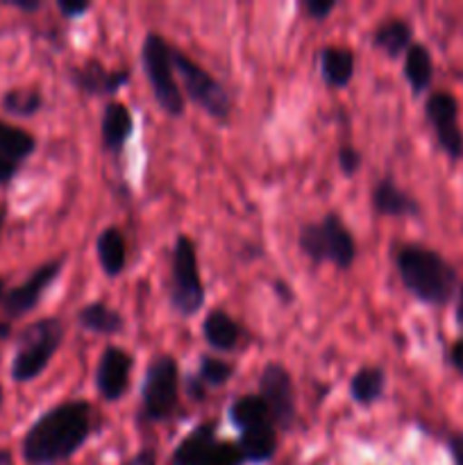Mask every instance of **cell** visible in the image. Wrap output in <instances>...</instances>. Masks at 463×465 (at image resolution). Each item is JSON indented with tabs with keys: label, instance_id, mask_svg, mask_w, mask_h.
I'll use <instances>...</instances> for the list:
<instances>
[{
	"label": "cell",
	"instance_id": "20",
	"mask_svg": "<svg viewBox=\"0 0 463 465\" xmlns=\"http://www.w3.org/2000/svg\"><path fill=\"white\" fill-rule=\"evenodd\" d=\"M239 450L243 454L245 463H266L275 457L277 452V431L272 422L261 427H254V430L241 431L239 439Z\"/></svg>",
	"mask_w": 463,
	"mask_h": 465
},
{
	"label": "cell",
	"instance_id": "16",
	"mask_svg": "<svg viewBox=\"0 0 463 465\" xmlns=\"http://www.w3.org/2000/svg\"><path fill=\"white\" fill-rule=\"evenodd\" d=\"M100 132H103V148L113 154L121 153L125 148L127 139L132 136V132H134V118H132V112L127 109V104L109 103L104 107Z\"/></svg>",
	"mask_w": 463,
	"mask_h": 465
},
{
	"label": "cell",
	"instance_id": "35",
	"mask_svg": "<svg viewBox=\"0 0 463 465\" xmlns=\"http://www.w3.org/2000/svg\"><path fill=\"white\" fill-rule=\"evenodd\" d=\"M9 5L16 9H21V12H36V9H41L39 0H12Z\"/></svg>",
	"mask_w": 463,
	"mask_h": 465
},
{
	"label": "cell",
	"instance_id": "15",
	"mask_svg": "<svg viewBox=\"0 0 463 465\" xmlns=\"http://www.w3.org/2000/svg\"><path fill=\"white\" fill-rule=\"evenodd\" d=\"M372 207L379 216L404 218L418 216V203L409 193H404L390 177H381L372 189Z\"/></svg>",
	"mask_w": 463,
	"mask_h": 465
},
{
	"label": "cell",
	"instance_id": "34",
	"mask_svg": "<svg viewBox=\"0 0 463 465\" xmlns=\"http://www.w3.org/2000/svg\"><path fill=\"white\" fill-rule=\"evenodd\" d=\"M449 359H452V366L457 368L458 372H463V339H458L454 343L452 352H449Z\"/></svg>",
	"mask_w": 463,
	"mask_h": 465
},
{
	"label": "cell",
	"instance_id": "37",
	"mask_svg": "<svg viewBox=\"0 0 463 465\" xmlns=\"http://www.w3.org/2000/svg\"><path fill=\"white\" fill-rule=\"evenodd\" d=\"M275 289H277V295H280L281 300H291L289 284H284V282H275Z\"/></svg>",
	"mask_w": 463,
	"mask_h": 465
},
{
	"label": "cell",
	"instance_id": "42",
	"mask_svg": "<svg viewBox=\"0 0 463 465\" xmlns=\"http://www.w3.org/2000/svg\"><path fill=\"white\" fill-rule=\"evenodd\" d=\"M0 230H3V218H0Z\"/></svg>",
	"mask_w": 463,
	"mask_h": 465
},
{
	"label": "cell",
	"instance_id": "6",
	"mask_svg": "<svg viewBox=\"0 0 463 465\" xmlns=\"http://www.w3.org/2000/svg\"><path fill=\"white\" fill-rule=\"evenodd\" d=\"M177 398H180V368L171 354H159L148 363L141 386L143 418L150 422L168 420L180 402Z\"/></svg>",
	"mask_w": 463,
	"mask_h": 465
},
{
	"label": "cell",
	"instance_id": "40",
	"mask_svg": "<svg viewBox=\"0 0 463 465\" xmlns=\"http://www.w3.org/2000/svg\"><path fill=\"white\" fill-rule=\"evenodd\" d=\"M9 334H12V325H9V322L0 321V341L9 339Z\"/></svg>",
	"mask_w": 463,
	"mask_h": 465
},
{
	"label": "cell",
	"instance_id": "24",
	"mask_svg": "<svg viewBox=\"0 0 463 465\" xmlns=\"http://www.w3.org/2000/svg\"><path fill=\"white\" fill-rule=\"evenodd\" d=\"M411 25L407 21H399V18H390V21L381 23L375 35H372L375 48L384 50L389 57H399L402 53H407L411 48Z\"/></svg>",
	"mask_w": 463,
	"mask_h": 465
},
{
	"label": "cell",
	"instance_id": "10",
	"mask_svg": "<svg viewBox=\"0 0 463 465\" xmlns=\"http://www.w3.org/2000/svg\"><path fill=\"white\" fill-rule=\"evenodd\" d=\"M259 395L266 402L275 427L289 430L295 422V389L291 372L281 363H268L259 377Z\"/></svg>",
	"mask_w": 463,
	"mask_h": 465
},
{
	"label": "cell",
	"instance_id": "29",
	"mask_svg": "<svg viewBox=\"0 0 463 465\" xmlns=\"http://www.w3.org/2000/svg\"><path fill=\"white\" fill-rule=\"evenodd\" d=\"M336 159H339V168L345 177H352L361 171L363 157L354 145H340Z\"/></svg>",
	"mask_w": 463,
	"mask_h": 465
},
{
	"label": "cell",
	"instance_id": "19",
	"mask_svg": "<svg viewBox=\"0 0 463 465\" xmlns=\"http://www.w3.org/2000/svg\"><path fill=\"white\" fill-rule=\"evenodd\" d=\"M320 77L327 86L343 89L354 77V54L352 50L327 45L320 50Z\"/></svg>",
	"mask_w": 463,
	"mask_h": 465
},
{
	"label": "cell",
	"instance_id": "30",
	"mask_svg": "<svg viewBox=\"0 0 463 465\" xmlns=\"http://www.w3.org/2000/svg\"><path fill=\"white\" fill-rule=\"evenodd\" d=\"M336 7H339V3H336V0H307V3H304L307 14L311 18H316V21H325V18L330 16Z\"/></svg>",
	"mask_w": 463,
	"mask_h": 465
},
{
	"label": "cell",
	"instance_id": "3",
	"mask_svg": "<svg viewBox=\"0 0 463 465\" xmlns=\"http://www.w3.org/2000/svg\"><path fill=\"white\" fill-rule=\"evenodd\" d=\"M64 341V325L59 318H41L32 322L18 339L16 354L12 359V380L18 384L36 380L48 368Z\"/></svg>",
	"mask_w": 463,
	"mask_h": 465
},
{
	"label": "cell",
	"instance_id": "39",
	"mask_svg": "<svg viewBox=\"0 0 463 465\" xmlns=\"http://www.w3.org/2000/svg\"><path fill=\"white\" fill-rule=\"evenodd\" d=\"M3 386H0V407H3ZM12 463V457H9V452H5V450H0V465H9Z\"/></svg>",
	"mask_w": 463,
	"mask_h": 465
},
{
	"label": "cell",
	"instance_id": "27",
	"mask_svg": "<svg viewBox=\"0 0 463 465\" xmlns=\"http://www.w3.org/2000/svg\"><path fill=\"white\" fill-rule=\"evenodd\" d=\"M3 109L7 114H14V116H34L39 114L41 104H44V98H41L39 91L32 89H9L7 94L0 100Z\"/></svg>",
	"mask_w": 463,
	"mask_h": 465
},
{
	"label": "cell",
	"instance_id": "5",
	"mask_svg": "<svg viewBox=\"0 0 463 465\" xmlns=\"http://www.w3.org/2000/svg\"><path fill=\"white\" fill-rule=\"evenodd\" d=\"M141 64H143L145 77L153 86L154 100L159 107L172 118L184 114V94L177 86L175 73H172V48L168 41L157 32H150L141 45Z\"/></svg>",
	"mask_w": 463,
	"mask_h": 465
},
{
	"label": "cell",
	"instance_id": "18",
	"mask_svg": "<svg viewBox=\"0 0 463 465\" xmlns=\"http://www.w3.org/2000/svg\"><path fill=\"white\" fill-rule=\"evenodd\" d=\"M95 252H98L100 268L107 277H118L125 271L127 243L125 234L118 227H107L100 232L98 241H95Z\"/></svg>",
	"mask_w": 463,
	"mask_h": 465
},
{
	"label": "cell",
	"instance_id": "11",
	"mask_svg": "<svg viewBox=\"0 0 463 465\" xmlns=\"http://www.w3.org/2000/svg\"><path fill=\"white\" fill-rule=\"evenodd\" d=\"M64 262H66V259L57 257L41 263V266L36 268V271L32 272L23 284L14 286L12 291H7L3 298L5 313H7L9 318L27 316V313L41 302V298H44V293L48 291V286L57 280L59 272H62L64 268Z\"/></svg>",
	"mask_w": 463,
	"mask_h": 465
},
{
	"label": "cell",
	"instance_id": "1",
	"mask_svg": "<svg viewBox=\"0 0 463 465\" xmlns=\"http://www.w3.org/2000/svg\"><path fill=\"white\" fill-rule=\"evenodd\" d=\"M91 434V407L84 400H68L36 418L21 443L27 465H54L71 459Z\"/></svg>",
	"mask_w": 463,
	"mask_h": 465
},
{
	"label": "cell",
	"instance_id": "31",
	"mask_svg": "<svg viewBox=\"0 0 463 465\" xmlns=\"http://www.w3.org/2000/svg\"><path fill=\"white\" fill-rule=\"evenodd\" d=\"M57 9H59V14H62L64 18L73 21V18H80L82 14L89 12L91 5L89 3H66V0H59Z\"/></svg>",
	"mask_w": 463,
	"mask_h": 465
},
{
	"label": "cell",
	"instance_id": "2",
	"mask_svg": "<svg viewBox=\"0 0 463 465\" xmlns=\"http://www.w3.org/2000/svg\"><path fill=\"white\" fill-rule=\"evenodd\" d=\"M399 280L416 300L443 307L457 291V272L438 252L422 245H404L395 254Z\"/></svg>",
	"mask_w": 463,
	"mask_h": 465
},
{
	"label": "cell",
	"instance_id": "28",
	"mask_svg": "<svg viewBox=\"0 0 463 465\" xmlns=\"http://www.w3.org/2000/svg\"><path fill=\"white\" fill-rule=\"evenodd\" d=\"M234 375V368L230 366L227 361L216 357H202L200 359V372H198V380L202 381V386H225L227 380Z\"/></svg>",
	"mask_w": 463,
	"mask_h": 465
},
{
	"label": "cell",
	"instance_id": "32",
	"mask_svg": "<svg viewBox=\"0 0 463 465\" xmlns=\"http://www.w3.org/2000/svg\"><path fill=\"white\" fill-rule=\"evenodd\" d=\"M16 173H18V163L5 157V154H0V186L9 184V182H12V177L16 175Z\"/></svg>",
	"mask_w": 463,
	"mask_h": 465
},
{
	"label": "cell",
	"instance_id": "13",
	"mask_svg": "<svg viewBox=\"0 0 463 465\" xmlns=\"http://www.w3.org/2000/svg\"><path fill=\"white\" fill-rule=\"evenodd\" d=\"M132 368H134V359L130 352L121 348H104L100 354L98 371H95V389H98L100 398L107 402H116L130 389Z\"/></svg>",
	"mask_w": 463,
	"mask_h": 465
},
{
	"label": "cell",
	"instance_id": "9",
	"mask_svg": "<svg viewBox=\"0 0 463 465\" xmlns=\"http://www.w3.org/2000/svg\"><path fill=\"white\" fill-rule=\"evenodd\" d=\"M175 465H241L243 454L239 445L216 439V422L195 427L172 454Z\"/></svg>",
	"mask_w": 463,
	"mask_h": 465
},
{
	"label": "cell",
	"instance_id": "4",
	"mask_svg": "<svg viewBox=\"0 0 463 465\" xmlns=\"http://www.w3.org/2000/svg\"><path fill=\"white\" fill-rule=\"evenodd\" d=\"M298 245L313 263L330 262L345 271L357 259V243L336 213H327L320 223H309L300 230Z\"/></svg>",
	"mask_w": 463,
	"mask_h": 465
},
{
	"label": "cell",
	"instance_id": "23",
	"mask_svg": "<svg viewBox=\"0 0 463 465\" xmlns=\"http://www.w3.org/2000/svg\"><path fill=\"white\" fill-rule=\"evenodd\" d=\"M232 425L241 431L254 430V427H261L272 422L271 411H268L266 402L261 400V395H241L234 404L227 411ZM275 425V422H272Z\"/></svg>",
	"mask_w": 463,
	"mask_h": 465
},
{
	"label": "cell",
	"instance_id": "26",
	"mask_svg": "<svg viewBox=\"0 0 463 465\" xmlns=\"http://www.w3.org/2000/svg\"><path fill=\"white\" fill-rule=\"evenodd\" d=\"M36 150V141L30 132L14 127L9 123L0 121V154H5L12 162L21 163Z\"/></svg>",
	"mask_w": 463,
	"mask_h": 465
},
{
	"label": "cell",
	"instance_id": "38",
	"mask_svg": "<svg viewBox=\"0 0 463 465\" xmlns=\"http://www.w3.org/2000/svg\"><path fill=\"white\" fill-rule=\"evenodd\" d=\"M457 322L463 327V286L458 289V302H457Z\"/></svg>",
	"mask_w": 463,
	"mask_h": 465
},
{
	"label": "cell",
	"instance_id": "33",
	"mask_svg": "<svg viewBox=\"0 0 463 465\" xmlns=\"http://www.w3.org/2000/svg\"><path fill=\"white\" fill-rule=\"evenodd\" d=\"M449 452H452L454 463L463 465V436H452L449 439Z\"/></svg>",
	"mask_w": 463,
	"mask_h": 465
},
{
	"label": "cell",
	"instance_id": "17",
	"mask_svg": "<svg viewBox=\"0 0 463 465\" xmlns=\"http://www.w3.org/2000/svg\"><path fill=\"white\" fill-rule=\"evenodd\" d=\"M202 336L212 350H218V352H232V350L239 348L241 327L230 313H225L222 309H213V312H209L207 318H204Z\"/></svg>",
	"mask_w": 463,
	"mask_h": 465
},
{
	"label": "cell",
	"instance_id": "25",
	"mask_svg": "<svg viewBox=\"0 0 463 465\" xmlns=\"http://www.w3.org/2000/svg\"><path fill=\"white\" fill-rule=\"evenodd\" d=\"M404 77H407L409 86H411V91L416 95L427 91V86L431 84L434 62H431L429 50L422 44H411V48L407 50V57H404Z\"/></svg>",
	"mask_w": 463,
	"mask_h": 465
},
{
	"label": "cell",
	"instance_id": "14",
	"mask_svg": "<svg viewBox=\"0 0 463 465\" xmlns=\"http://www.w3.org/2000/svg\"><path fill=\"white\" fill-rule=\"evenodd\" d=\"M71 82L77 89L84 91V94L112 95L130 82V71H127V68H121V71H107L103 64L91 59L84 66L73 68Z\"/></svg>",
	"mask_w": 463,
	"mask_h": 465
},
{
	"label": "cell",
	"instance_id": "7",
	"mask_svg": "<svg viewBox=\"0 0 463 465\" xmlns=\"http://www.w3.org/2000/svg\"><path fill=\"white\" fill-rule=\"evenodd\" d=\"M171 304L180 316L191 318L202 309L204 284L200 277L198 254L189 236L180 234L172 245V289Z\"/></svg>",
	"mask_w": 463,
	"mask_h": 465
},
{
	"label": "cell",
	"instance_id": "22",
	"mask_svg": "<svg viewBox=\"0 0 463 465\" xmlns=\"http://www.w3.org/2000/svg\"><path fill=\"white\" fill-rule=\"evenodd\" d=\"M386 391V372L381 366H366L359 368L350 380V398L359 407H372L379 402Z\"/></svg>",
	"mask_w": 463,
	"mask_h": 465
},
{
	"label": "cell",
	"instance_id": "21",
	"mask_svg": "<svg viewBox=\"0 0 463 465\" xmlns=\"http://www.w3.org/2000/svg\"><path fill=\"white\" fill-rule=\"evenodd\" d=\"M77 322H80L82 330L100 336H113L125 330V318L104 302H91L82 307L77 313Z\"/></svg>",
	"mask_w": 463,
	"mask_h": 465
},
{
	"label": "cell",
	"instance_id": "8",
	"mask_svg": "<svg viewBox=\"0 0 463 465\" xmlns=\"http://www.w3.org/2000/svg\"><path fill=\"white\" fill-rule=\"evenodd\" d=\"M172 68H175L177 75H180L186 95H189L195 104H200L209 116L221 118V121L230 116L232 98L225 91V86H222L216 77L209 75L200 64H195L193 59H189L184 53H180V50H172Z\"/></svg>",
	"mask_w": 463,
	"mask_h": 465
},
{
	"label": "cell",
	"instance_id": "12",
	"mask_svg": "<svg viewBox=\"0 0 463 465\" xmlns=\"http://www.w3.org/2000/svg\"><path fill=\"white\" fill-rule=\"evenodd\" d=\"M427 121L431 123L440 148L452 159L463 157V132L458 127V104L452 94H431L425 104Z\"/></svg>",
	"mask_w": 463,
	"mask_h": 465
},
{
	"label": "cell",
	"instance_id": "36",
	"mask_svg": "<svg viewBox=\"0 0 463 465\" xmlns=\"http://www.w3.org/2000/svg\"><path fill=\"white\" fill-rule=\"evenodd\" d=\"M127 465H154V454L150 452V450H141Z\"/></svg>",
	"mask_w": 463,
	"mask_h": 465
},
{
	"label": "cell",
	"instance_id": "41",
	"mask_svg": "<svg viewBox=\"0 0 463 465\" xmlns=\"http://www.w3.org/2000/svg\"><path fill=\"white\" fill-rule=\"evenodd\" d=\"M3 298H5V282L0 280V300H3Z\"/></svg>",
	"mask_w": 463,
	"mask_h": 465
}]
</instances>
